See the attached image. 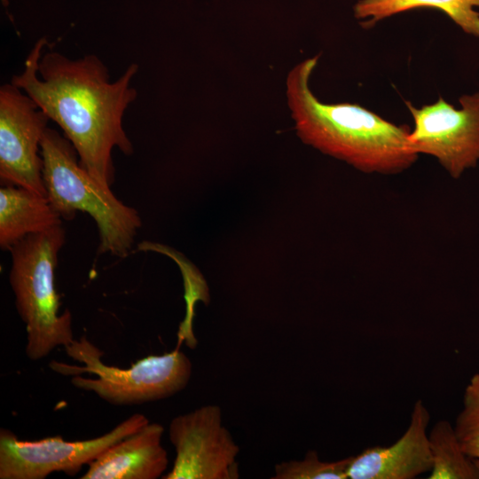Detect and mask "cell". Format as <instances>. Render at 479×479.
Returning <instances> with one entry per match:
<instances>
[{"instance_id": "6da1fadb", "label": "cell", "mask_w": 479, "mask_h": 479, "mask_svg": "<svg viewBox=\"0 0 479 479\" xmlns=\"http://www.w3.org/2000/svg\"><path fill=\"white\" fill-rule=\"evenodd\" d=\"M48 44L40 38L25 59L24 69L11 82L27 94L63 130L75 148L81 166L99 183L114 180L112 153L134 152L122 119L137 97L131 81L137 64H130L115 81L96 55L70 59L55 51L42 54Z\"/></svg>"}, {"instance_id": "7a4b0ae2", "label": "cell", "mask_w": 479, "mask_h": 479, "mask_svg": "<svg viewBox=\"0 0 479 479\" xmlns=\"http://www.w3.org/2000/svg\"><path fill=\"white\" fill-rule=\"evenodd\" d=\"M320 53L295 65L287 74L286 97L300 139L321 153L366 174L396 175L417 161L409 142L410 128L397 125L352 103H325L310 80Z\"/></svg>"}, {"instance_id": "3957f363", "label": "cell", "mask_w": 479, "mask_h": 479, "mask_svg": "<svg viewBox=\"0 0 479 479\" xmlns=\"http://www.w3.org/2000/svg\"><path fill=\"white\" fill-rule=\"evenodd\" d=\"M46 196L61 218L88 213L99 233L98 253L126 257L141 226L138 212L116 198L111 187L99 183L80 162L71 142L47 128L40 144Z\"/></svg>"}, {"instance_id": "277c9868", "label": "cell", "mask_w": 479, "mask_h": 479, "mask_svg": "<svg viewBox=\"0 0 479 479\" xmlns=\"http://www.w3.org/2000/svg\"><path fill=\"white\" fill-rule=\"evenodd\" d=\"M62 225L31 234L14 244L9 251V275L15 306L26 325V354L31 360L47 357L58 346L74 341L72 316L68 310L60 315L59 295L55 288L58 255L65 243Z\"/></svg>"}, {"instance_id": "5b68a950", "label": "cell", "mask_w": 479, "mask_h": 479, "mask_svg": "<svg viewBox=\"0 0 479 479\" xmlns=\"http://www.w3.org/2000/svg\"><path fill=\"white\" fill-rule=\"evenodd\" d=\"M67 354L84 365L52 360L50 368L79 389L94 392L114 405H134L169 397L183 390L192 375L189 357L177 348L163 355H150L129 368L105 364L103 352L85 335L65 348Z\"/></svg>"}, {"instance_id": "8992f818", "label": "cell", "mask_w": 479, "mask_h": 479, "mask_svg": "<svg viewBox=\"0 0 479 479\" xmlns=\"http://www.w3.org/2000/svg\"><path fill=\"white\" fill-rule=\"evenodd\" d=\"M149 423L134 413L109 432L87 440L65 441L61 436L20 440L10 429H0V478L43 479L53 472L74 475L106 449Z\"/></svg>"}, {"instance_id": "52a82bcc", "label": "cell", "mask_w": 479, "mask_h": 479, "mask_svg": "<svg viewBox=\"0 0 479 479\" xmlns=\"http://www.w3.org/2000/svg\"><path fill=\"white\" fill-rule=\"evenodd\" d=\"M459 101L460 108L442 97L421 107L405 101L414 123L408 137L412 149L436 158L453 178L479 161V92Z\"/></svg>"}, {"instance_id": "ba28073f", "label": "cell", "mask_w": 479, "mask_h": 479, "mask_svg": "<svg viewBox=\"0 0 479 479\" xmlns=\"http://www.w3.org/2000/svg\"><path fill=\"white\" fill-rule=\"evenodd\" d=\"M176 451L171 470L163 479H237L240 452L222 424L219 406L207 404L175 417L169 428Z\"/></svg>"}, {"instance_id": "9c48e42d", "label": "cell", "mask_w": 479, "mask_h": 479, "mask_svg": "<svg viewBox=\"0 0 479 479\" xmlns=\"http://www.w3.org/2000/svg\"><path fill=\"white\" fill-rule=\"evenodd\" d=\"M50 118L14 84L0 88V180L46 196L40 144Z\"/></svg>"}, {"instance_id": "30bf717a", "label": "cell", "mask_w": 479, "mask_h": 479, "mask_svg": "<svg viewBox=\"0 0 479 479\" xmlns=\"http://www.w3.org/2000/svg\"><path fill=\"white\" fill-rule=\"evenodd\" d=\"M429 412L421 400L413 405L410 423L402 436L389 446H373L353 456L349 479H413L432 469L427 432Z\"/></svg>"}, {"instance_id": "8fae6325", "label": "cell", "mask_w": 479, "mask_h": 479, "mask_svg": "<svg viewBox=\"0 0 479 479\" xmlns=\"http://www.w3.org/2000/svg\"><path fill=\"white\" fill-rule=\"evenodd\" d=\"M163 426L147 423L115 443L90 462L82 479H156L169 459L161 444Z\"/></svg>"}, {"instance_id": "7c38bea8", "label": "cell", "mask_w": 479, "mask_h": 479, "mask_svg": "<svg viewBox=\"0 0 479 479\" xmlns=\"http://www.w3.org/2000/svg\"><path fill=\"white\" fill-rule=\"evenodd\" d=\"M62 225L60 215L47 196L27 188H0V247L9 250L28 235Z\"/></svg>"}, {"instance_id": "4fadbf2b", "label": "cell", "mask_w": 479, "mask_h": 479, "mask_svg": "<svg viewBox=\"0 0 479 479\" xmlns=\"http://www.w3.org/2000/svg\"><path fill=\"white\" fill-rule=\"evenodd\" d=\"M434 8L444 12L465 33L479 38V0H359L353 7L360 23L370 27L392 15L416 8Z\"/></svg>"}, {"instance_id": "5bb4252c", "label": "cell", "mask_w": 479, "mask_h": 479, "mask_svg": "<svg viewBox=\"0 0 479 479\" xmlns=\"http://www.w3.org/2000/svg\"><path fill=\"white\" fill-rule=\"evenodd\" d=\"M428 441L433 459L428 479H479V459L462 450L448 420L434 424Z\"/></svg>"}, {"instance_id": "9a60e30c", "label": "cell", "mask_w": 479, "mask_h": 479, "mask_svg": "<svg viewBox=\"0 0 479 479\" xmlns=\"http://www.w3.org/2000/svg\"><path fill=\"white\" fill-rule=\"evenodd\" d=\"M353 456L336 461H322L316 451L307 452L303 459L275 466L273 479H347Z\"/></svg>"}, {"instance_id": "2e32d148", "label": "cell", "mask_w": 479, "mask_h": 479, "mask_svg": "<svg viewBox=\"0 0 479 479\" xmlns=\"http://www.w3.org/2000/svg\"><path fill=\"white\" fill-rule=\"evenodd\" d=\"M453 428L462 450L479 459V372L471 377L465 389L463 408Z\"/></svg>"}, {"instance_id": "e0dca14e", "label": "cell", "mask_w": 479, "mask_h": 479, "mask_svg": "<svg viewBox=\"0 0 479 479\" xmlns=\"http://www.w3.org/2000/svg\"><path fill=\"white\" fill-rule=\"evenodd\" d=\"M4 6L8 5V0H1Z\"/></svg>"}]
</instances>
